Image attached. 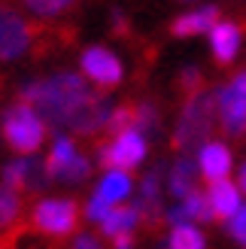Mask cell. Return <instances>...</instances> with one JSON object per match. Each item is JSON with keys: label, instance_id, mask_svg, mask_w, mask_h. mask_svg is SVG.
Here are the masks:
<instances>
[{"label": "cell", "instance_id": "1", "mask_svg": "<svg viewBox=\"0 0 246 249\" xmlns=\"http://www.w3.org/2000/svg\"><path fill=\"white\" fill-rule=\"evenodd\" d=\"M82 94H88V85L79 73H55L49 79H34L21 85V101L31 104L36 113L52 124H64L70 107L79 101Z\"/></svg>", "mask_w": 246, "mask_h": 249}, {"label": "cell", "instance_id": "2", "mask_svg": "<svg viewBox=\"0 0 246 249\" xmlns=\"http://www.w3.org/2000/svg\"><path fill=\"white\" fill-rule=\"evenodd\" d=\"M216 119H219V107H216V97L213 94L204 91V94L186 97L182 113H179V122H176V128H174V137H170L174 149L189 152V149L201 146L207 137L213 134Z\"/></svg>", "mask_w": 246, "mask_h": 249}, {"label": "cell", "instance_id": "3", "mask_svg": "<svg viewBox=\"0 0 246 249\" xmlns=\"http://www.w3.org/2000/svg\"><path fill=\"white\" fill-rule=\"evenodd\" d=\"M46 134H49L46 119L36 113L31 104L16 101L3 113V140L12 152H18L24 158L34 155L36 149L46 143Z\"/></svg>", "mask_w": 246, "mask_h": 249}, {"label": "cell", "instance_id": "4", "mask_svg": "<svg viewBox=\"0 0 246 249\" xmlns=\"http://www.w3.org/2000/svg\"><path fill=\"white\" fill-rule=\"evenodd\" d=\"M31 228L46 237H70L79 228V204L73 197H46L34 207Z\"/></svg>", "mask_w": 246, "mask_h": 249}, {"label": "cell", "instance_id": "5", "mask_svg": "<svg viewBox=\"0 0 246 249\" xmlns=\"http://www.w3.org/2000/svg\"><path fill=\"white\" fill-rule=\"evenodd\" d=\"M146 158V137L140 131H125L119 137H109L97 146V161L106 170H134Z\"/></svg>", "mask_w": 246, "mask_h": 249}, {"label": "cell", "instance_id": "6", "mask_svg": "<svg viewBox=\"0 0 246 249\" xmlns=\"http://www.w3.org/2000/svg\"><path fill=\"white\" fill-rule=\"evenodd\" d=\"M219 122L228 137H246V70L234 73L216 94Z\"/></svg>", "mask_w": 246, "mask_h": 249}, {"label": "cell", "instance_id": "7", "mask_svg": "<svg viewBox=\"0 0 246 249\" xmlns=\"http://www.w3.org/2000/svg\"><path fill=\"white\" fill-rule=\"evenodd\" d=\"M109 113H113V104H109L106 94H82L76 104L70 107L67 113V128L79 137H94L97 131H106V122H109Z\"/></svg>", "mask_w": 246, "mask_h": 249}, {"label": "cell", "instance_id": "8", "mask_svg": "<svg viewBox=\"0 0 246 249\" xmlns=\"http://www.w3.org/2000/svg\"><path fill=\"white\" fill-rule=\"evenodd\" d=\"M79 67L94 85L101 89H116L125 79V64L119 61L116 52H109L106 46H88L79 55Z\"/></svg>", "mask_w": 246, "mask_h": 249}, {"label": "cell", "instance_id": "9", "mask_svg": "<svg viewBox=\"0 0 246 249\" xmlns=\"http://www.w3.org/2000/svg\"><path fill=\"white\" fill-rule=\"evenodd\" d=\"M34 28L18 12L0 6V61H16L31 49Z\"/></svg>", "mask_w": 246, "mask_h": 249}, {"label": "cell", "instance_id": "10", "mask_svg": "<svg viewBox=\"0 0 246 249\" xmlns=\"http://www.w3.org/2000/svg\"><path fill=\"white\" fill-rule=\"evenodd\" d=\"M161 170L164 167H152L143 177L140 197H137V204H134L140 210V225H146L149 231H155L164 222V210H161Z\"/></svg>", "mask_w": 246, "mask_h": 249}, {"label": "cell", "instance_id": "11", "mask_svg": "<svg viewBox=\"0 0 246 249\" xmlns=\"http://www.w3.org/2000/svg\"><path fill=\"white\" fill-rule=\"evenodd\" d=\"M222 21V9L216 3H207V6H198L192 12H182L170 21V34L176 40H192V36H201V34H210L216 24Z\"/></svg>", "mask_w": 246, "mask_h": 249}, {"label": "cell", "instance_id": "12", "mask_svg": "<svg viewBox=\"0 0 246 249\" xmlns=\"http://www.w3.org/2000/svg\"><path fill=\"white\" fill-rule=\"evenodd\" d=\"M240 46H243V28L234 18H222L210 31V49H213V58L216 64H231L237 55H240Z\"/></svg>", "mask_w": 246, "mask_h": 249}, {"label": "cell", "instance_id": "13", "mask_svg": "<svg viewBox=\"0 0 246 249\" xmlns=\"http://www.w3.org/2000/svg\"><path fill=\"white\" fill-rule=\"evenodd\" d=\"M198 164H201V173L210 182L228 179V173H231V149L225 143H219V140L204 143L201 155H198Z\"/></svg>", "mask_w": 246, "mask_h": 249}, {"label": "cell", "instance_id": "14", "mask_svg": "<svg viewBox=\"0 0 246 249\" xmlns=\"http://www.w3.org/2000/svg\"><path fill=\"white\" fill-rule=\"evenodd\" d=\"M167 189H170L174 197H182V201L198 192V164H194L189 155L174 161V167L167 173Z\"/></svg>", "mask_w": 246, "mask_h": 249}, {"label": "cell", "instance_id": "15", "mask_svg": "<svg viewBox=\"0 0 246 249\" xmlns=\"http://www.w3.org/2000/svg\"><path fill=\"white\" fill-rule=\"evenodd\" d=\"M207 197H210V207H213V216L216 219H231L237 213V210L243 207L240 204V189L234 182L228 179H219V182H210V192H207Z\"/></svg>", "mask_w": 246, "mask_h": 249}, {"label": "cell", "instance_id": "16", "mask_svg": "<svg viewBox=\"0 0 246 249\" xmlns=\"http://www.w3.org/2000/svg\"><path fill=\"white\" fill-rule=\"evenodd\" d=\"M21 225V195L0 182V237L18 234Z\"/></svg>", "mask_w": 246, "mask_h": 249}, {"label": "cell", "instance_id": "17", "mask_svg": "<svg viewBox=\"0 0 246 249\" xmlns=\"http://www.w3.org/2000/svg\"><path fill=\"white\" fill-rule=\"evenodd\" d=\"M137 225H140V210L131 204V207H113L109 210V216L101 222V231L113 240L119 234H134Z\"/></svg>", "mask_w": 246, "mask_h": 249}, {"label": "cell", "instance_id": "18", "mask_svg": "<svg viewBox=\"0 0 246 249\" xmlns=\"http://www.w3.org/2000/svg\"><path fill=\"white\" fill-rule=\"evenodd\" d=\"M97 197H104V201L113 207V204H122L125 197L131 195V177L125 170H109L106 177L101 179V185H97Z\"/></svg>", "mask_w": 246, "mask_h": 249}, {"label": "cell", "instance_id": "19", "mask_svg": "<svg viewBox=\"0 0 246 249\" xmlns=\"http://www.w3.org/2000/svg\"><path fill=\"white\" fill-rule=\"evenodd\" d=\"M76 155H79V152H76V143H73L70 137L58 134V137H55V146H52V152H49V158H46L49 177H52V179H58V177L67 170V164H70V161L76 158Z\"/></svg>", "mask_w": 246, "mask_h": 249}, {"label": "cell", "instance_id": "20", "mask_svg": "<svg viewBox=\"0 0 246 249\" xmlns=\"http://www.w3.org/2000/svg\"><path fill=\"white\" fill-rule=\"evenodd\" d=\"M134 131H140L143 137L146 134L155 137L158 131H161V109H158L152 101L134 104Z\"/></svg>", "mask_w": 246, "mask_h": 249}, {"label": "cell", "instance_id": "21", "mask_svg": "<svg viewBox=\"0 0 246 249\" xmlns=\"http://www.w3.org/2000/svg\"><path fill=\"white\" fill-rule=\"evenodd\" d=\"M207 240L194 225H176L170 234V249H204Z\"/></svg>", "mask_w": 246, "mask_h": 249}, {"label": "cell", "instance_id": "22", "mask_svg": "<svg viewBox=\"0 0 246 249\" xmlns=\"http://www.w3.org/2000/svg\"><path fill=\"white\" fill-rule=\"evenodd\" d=\"M182 207H186V213H189V219H192V222H216L213 207H210V197H207L204 192L189 195L186 201H182Z\"/></svg>", "mask_w": 246, "mask_h": 249}, {"label": "cell", "instance_id": "23", "mask_svg": "<svg viewBox=\"0 0 246 249\" xmlns=\"http://www.w3.org/2000/svg\"><path fill=\"white\" fill-rule=\"evenodd\" d=\"M176 89H179L182 94H186V97L204 94V91H207V76H204V70H201V67H186V70L179 73Z\"/></svg>", "mask_w": 246, "mask_h": 249}, {"label": "cell", "instance_id": "24", "mask_svg": "<svg viewBox=\"0 0 246 249\" xmlns=\"http://www.w3.org/2000/svg\"><path fill=\"white\" fill-rule=\"evenodd\" d=\"M106 131L119 137L125 131H134V104H119L113 107V113H109V122H106Z\"/></svg>", "mask_w": 246, "mask_h": 249}, {"label": "cell", "instance_id": "25", "mask_svg": "<svg viewBox=\"0 0 246 249\" xmlns=\"http://www.w3.org/2000/svg\"><path fill=\"white\" fill-rule=\"evenodd\" d=\"M28 9L34 16H43V18H52V16H61L67 6H73V0H24Z\"/></svg>", "mask_w": 246, "mask_h": 249}, {"label": "cell", "instance_id": "26", "mask_svg": "<svg viewBox=\"0 0 246 249\" xmlns=\"http://www.w3.org/2000/svg\"><path fill=\"white\" fill-rule=\"evenodd\" d=\"M88 173H91V164H88V158H82V155H76L67 164V170L58 177V182H67V185H76V182H82V179H88Z\"/></svg>", "mask_w": 246, "mask_h": 249}, {"label": "cell", "instance_id": "27", "mask_svg": "<svg viewBox=\"0 0 246 249\" xmlns=\"http://www.w3.org/2000/svg\"><path fill=\"white\" fill-rule=\"evenodd\" d=\"M228 234L234 237L240 246H246V207H240L234 216L228 219Z\"/></svg>", "mask_w": 246, "mask_h": 249}, {"label": "cell", "instance_id": "28", "mask_svg": "<svg viewBox=\"0 0 246 249\" xmlns=\"http://www.w3.org/2000/svg\"><path fill=\"white\" fill-rule=\"evenodd\" d=\"M109 210H113V207H109L106 201H104V197H97V195H91V201H88V207H85V216H88L91 222H97V225H101V222L109 216Z\"/></svg>", "mask_w": 246, "mask_h": 249}, {"label": "cell", "instance_id": "29", "mask_svg": "<svg viewBox=\"0 0 246 249\" xmlns=\"http://www.w3.org/2000/svg\"><path fill=\"white\" fill-rule=\"evenodd\" d=\"M109 21H113V34L116 36H128L131 34V21H128V16L122 9H113L109 12Z\"/></svg>", "mask_w": 246, "mask_h": 249}, {"label": "cell", "instance_id": "30", "mask_svg": "<svg viewBox=\"0 0 246 249\" xmlns=\"http://www.w3.org/2000/svg\"><path fill=\"white\" fill-rule=\"evenodd\" d=\"M73 249H104V246H101V240H97V237H91V234H76Z\"/></svg>", "mask_w": 246, "mask_h": 249}, {"label": "cell", "instance_id": "31", "mask_svg": "<svg viewBox=\"0 0 246 249\" xmlns=\"http://www.w3.org/2000/svg\"><path fill=\"white\" fill-rule=\"evenodd\" d=\"M113 249H134V234H119V237H113Z\"/></svg>", "mask_w": 246, "mask_h": 249}, {"label": "cell", "instance_id": "32", "mask_svg": "<svg viewBox=\"0 0 246 249\" xmlns=\"http://www.w3.org/2000/svg\"><path fill=\"white\" fill-rule=\"evenodd\" d=\"M237 189L246 192V161H243V167H240V173H237Z\"/></svg>", "mask_w": 246, "mask_h": 249}, {"label": "cell", "instance_id": "33", "mask_svg": "<svg viewBox=\"0 0 246 249\" xmlns=\"http://www.w3.org/2000/svg\"><path fill=\"white\" fill-rule=\"evenodd\" d=\"M179 3H189V0H179Z\"/></svg>", "mask_w": 246, "mask_h": 249}]
</instances>
